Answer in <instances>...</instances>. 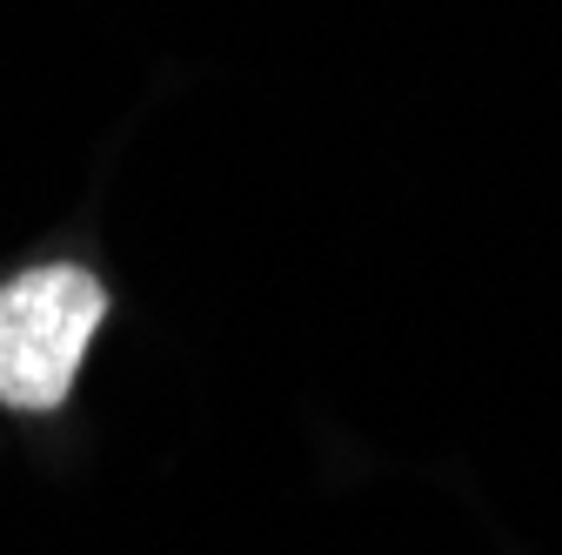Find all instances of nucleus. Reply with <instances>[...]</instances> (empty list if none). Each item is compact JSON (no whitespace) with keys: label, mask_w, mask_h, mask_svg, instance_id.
<instances>
[{"label":"nucleus","mask_w":562,"mask_h":555,"mask_svg":"<svg viewBox=\"0 0 562 555\" xmlns=\"http://www.w3.org/2000/svg\"><path fill=\"white\" fill-rule=\"evenodd\" d=\"M101 321L108 288L75 261H41L0 282V401L21 415L60 408Z\"/></svg>","instance_id":"1"}]
</instances>
